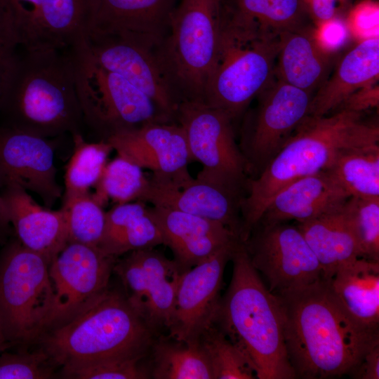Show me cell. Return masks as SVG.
I'll return each instance as SVG.
<instances>
[{
  "mask_svg": "<svg viewBox=\"0 0 379 379\" xmlns=\"http://www.w3.org/2000/svg\"><path fill=\"white\" fill-rule=\"evenodd\" d=\"M238 240L180 274L167 330L168 336L196 342L213 323L221 298L225 268Z\"/></svg>",
  "mask_w": 379,
  "mask_h": 379,
  "instance_id": "15",
  "label": "cell"
},
{
  "mask_svg": "<svg viewBox=\"0 0 379 379\" xmlns=\"http://www.w3.org/2000/svg\"><path fill=\"white\" fill-rule=\"evenodd\" d=\"M161 244V230L145 202L115 204L106 212L105 232L99 246L105 253L117 258Z\"/></svg>",
  "mask_w": 379,
  "mask_h": 379,
  "instance_id": "28",
  "label": "cell"
},
{
  "mask_svg": "<svg viewBox=\"0 0 379 379\" xmlns=\"http://www.w3.org/2000/svg\"><path fill=\"white\" fill-rule=\"evenodd\" d=\"M312 96L275 75L259 93L257 106L244 121L239 144L248 178L262 171L308 115Z\"/></svg>",
  "mask_w": 379,
  "mask_h": 379,
  "instance_id": "11",
  "label": "cell"
},
{
  "mask_svg": "<svg viewBox=\"0 0 379 379\" xmlns=\"http://www.w3.org/2000/svg\"><path fill=\"white\" fill-rule=\"evenodd\" d=\"M5 350H6V346H5L4 340L1 337V335L0 333V353Z\"/></svg>",
  "mask_w": 379,
  "mask_h": 379,
  "instance_id": "45",
  "label": "cell"
},
{
  "mask_svg": "<svg viewBox=\"0 0 379 379\" xmlns=\"http://www.w3.org/2000/svg\"><path fill=\"white\" fill-rule=\"evenodd\" d=\"M343 207L361 257L379 261V198L351 197Z\"/></svg>",
  "mask_w": 379,
  "mask_h": 379,
  "instance_id": "37",
  "label": "cell"
},
{
  "mask_svg": "<svg viewBox=\"0 0 379 379\" xmlns=\"http://www.w3.org/2000/svg\"><path fill=\"white\" fill-rule=\"evenodd\" d=\"M149 378L213 379L208 357L199 343L157 335L149 348Z\"/></svg>",
  "mask_w": 379,
  "mask_h": 379,
  "instance_id": "30",
  "label": "cell"
},
{
  "mask_svg": "<svg viewBox=\"0 0 379 379\" xmlns=\"http://www.w3.org/2000/svg\"><path fill=\"white\" fill-rule=\"evenodd\" d=\"M0 354V379H47L53 378L55 367L39 347L30 351L20 347L15 352Z\"/></svg>",
  "mask_w": 379,
  "mask_h": 379,
  "instance_id": "38",
  "label": "cell"
},
{
  "mask_svg": "<svg viewBox=\"0 0 379 379\" xmlns=\"http://www.w3.org/2000/svg\"><path fill=\"white\" fill-rule=\"evenodd\" d=\"M348 375L357 379L379 378V343L366 353L359 364Z\"/></svg>",
  "mask_w": 379,
  "mask_h": 379,
  "instance_id": "42",
  "label": "cell"
},
{
  "mask_svg": "<svg viewBox=\"0 0 379 379\" xmlns=\"http://www.w3.org/2000/svg\"><path fill=\"white\" fill-rule=\"evenodd\" d=\"M179 0H88L84 37H112L154 51Z\"/></svg>",
  "mask_w": 379,
  "mask_h": 379,
  "instance_id": "16",
  "label": "cell"
},
{
  "mask_svg": "<svg viewBox=\"0 0 379 379\" xmlns=\"http://www.w3.org/2000/svg\"><path fill=\"white\" fill-rule=\"evenodd\" d=\"M20 47L11 14L0 0V99Z\"/></svg>",
  "mask_w": 379,
  "mask_h": 379,
  "instance_id": "41",
  "label": "cell"
},
{
  "mask_svg": "<svg viewBox=\"0 0 379 379\" xmlns=\"http://www.w3.org/2000/svg\"><path fill=\"white\" fill-rule=\"evenodd\" d=\"M1 195L17 239L50 264L68 242L64 210L43 208L13 182L4 183Z\"/></svg>",
  "mask_w": 379,
  "mask_h": 379,
  "instance_id": "22",
  "label": "cell"
},
{
  "mask_svg": "<svg viewBox=\"0 0 379 379\" xmlns=\"http://www.w3.org/2000/svg\"><path fill=\"white\" fill-rule=\"evenodd\" d=\"M350 197L327 171L296 180L272 199L258 222H304L342 206Z\"/></svg>",
  "mask_w": 379,
  "mask_h": 379,
  "instance_id": "23",
  "label": "cell"
},
{
  "mask_svg": "<svg viewBox=\"0 0 379 379\" xmlns=\"http://www.w3.org/2000/svg\"><path fill=\"white\" fill-rule=\"evenodd\" d=\"M87 18L88 0H40L39 46H74L84 36Z\"/></svg>",
  "mask_w": 379,
  "mask_h": 379,
  "instance_id": "31",
  "label": "cell"
},
{
  "mask_svg": "<svg viewBox=\"0 0 379 379\" xmlns=\"http://www.w3.org/2000/svg\"><path fill=\"white\" fill-rule=\"evenodd\" d=\"M0 173L51 208L62 195L57 182L55 150L48 138L0 124Z\"/></svg>",
  "mask_w": 379,
  "mask_h": 379,
  "instance_id": "19",
  "label": "cell"
},
{
  "mask_svg": "<svg viewBox=\"0 0 379 379\" xmlns=\"http://www.w3.org/2000/svg\"><path fill=\"white\" fill-rule=\"evenodd\" d=\"M175 121L185 131L192 161L202 165L197 177L244 197L248 173L233 119L204 102H182Z\"/></svg>",
  "mask_w": 379,
  "mask_h": 379,
  "instance_id": "10",
  "label": "cell"
},
{
  "mask_svg": "<svg viewBox=\"0 0 379 379\" xmlns=\"http://www.w3.org/2000/svg\"><path fill=\"white\" fill-rule=\"evenodd\" d=\"M242 242L273 293L324 279L321 267L297 225L258 222Z\"/></svg>",
  "mask_w": 379,
  "mask_h": 379,
  "instance_id": "12",
  "label": "cell"
},
{
  "mask_svg": "<svg viewBox=\"0 0 379 379\" xmlns=\"http://www.w3.org/2000/svg\"><path fill=\"white\" fill-rule=\"evenodd\" d=\"M225 22L281 34L310 26L306 0H224Z\"/></svg>",
  "mask_w": 379,
  "mask_h": 379,
  "instance_id": "29",
  "label": "cell"
},
{
  "mask_svg": "<svg viewBox=\"0 0 379 379\" xmlns=\"http://www.w3.org/2000/svg\"><path fill=\"white\" fill-rule=\"evenodd\" d=\"M72 138L74 151L66 168L62 204L90 194V189L97 185L113 150L104 140L88 142L81 133L74 134Z\"/></svg>",
  "mask_w": 379,
  "mask_h": 379,
  "instance_id": "33",
  "label": "cell"
},
{
  "mask_svg": "<svg viewBox=\"0 0 379 379\" xmlns=\"http://www.w3.org/2000/svg\"><path fill=\"white\" fill-rule=\"evenodd\" d=\"M21 48L0 99V124L46 138L81 133L71 48Z\"/></svg>",
  "mask_w": 379,
  "mask_h": 379,
  "instance_id": "3",
  "label": "cell"
},
{
  "mask_svg": "<svg viewBox=\"0 0 379 379\" xmlns=\"http://www.w3.org/2000/svg\"><path fill=\"white\" fill-rule=\"evenodd\" d=\"M13 18L21 46H39L38 19L40 0H3Z\"/></svg>",
  "mask_w": 379,
  "mask_h": 379,
  "instance_id": "40",
  "label": "cell"
},
{
  "mask_svg": "<svg viewBox=\"0 0 379 379\" xmlns=\"http://www.w3.org/2000/svg\"><path fill=\"white\" fill-rule=\"evenodd\" d=\"M80 44L100 67L117 73L148 95L170 122H175L179 103L152 51L112 37H84Z\"/></svg>",
  "mask_w": 379,
  "mask_h": 379,
  "instance_id": "17",
  "label": "cell"
},
{
  "mask_svg": "<svg viewBox=\"0 0 379 379\" xmlns=\"http://www.w3.org/2000/svg\"><path fill=\"white\" fill-rule=\"evenodd\" d=\"M117 152L161 178L190 175L192 161L185 131L177 122H151L117 131L105 140Z\"/></svg>",
  "mask_w": 379,
  "mask_h": 379,
  "instance_id": "20",
  "label": "cell"
},
{
  "mask_svg": "<svg viewBox=\"0 0 379 379\" xmlns=\"http://www.w3.org/2000/svg\"><path fill=\"white\" fill-rule=\"evenodd\" d=\"M67 229V243L99 248L106 222L103 207L88 194L62 204Z\"/></svg>",
  "mask_w": 379,
  "mask_h": 379,
  "instance_id": "35",
  "label": "cell"
},
{
  "mask_svg": "<svg viewBox=\"0 0 379 379\" xmlns=\"http://www.w3.org/2000/svg\"><path fill=\"white\" fill-rule=\"evenodd\" d=\"M224 0H179L165 37L153 51L178 103L204 102L224 22Z\"/></svg>",
  "mask_w": 379,
  "mask_h": 379,
  "instance_id": "6",
  "label": "cell"
},
{
  "mask_svg": "<svg viewBox=\"0 0 379 379\" xmlns=\"http://www.w3.org/2000/svg\"><path fill=\"white\" fill-rule=\"evenodd\" d=\"M198 340L209 360L213 379L257 378L242 354L213 323Z\"/></svg>",
  "mask_w": 379,
  "mask_h": 379,
  "instance_id": "36",
  "label": "cell"
},
{
  "mask_svg": "<svg viewBox=\"0 0 379 379\" xmlns=\"http://www.w3.org/2000/svg\"><path fill=\"white\" fill-rule=\"evenodd\" d=\"M377 144L378 126L365 121L363 112L339 109L331 115L307 116L262 171L248 178L240 203L241 241L246 240L282 188L327 170L349 149Z\"/></svg>",
  "mask_w": 379,
  "mask_h": 379,
  "instance_id": "2",
  "label": "cell"
},
{
  "mask_svg": "<svg viewBox=\"0 0 379 379\" xmlns=\"http://www.w3.org/2000/svg\"><path fill=\"white\" fill-rule=\"evenodd\" d=\"M4 185V179L0 173V244H4L11 233V225L9 220L4 201L1 195Z\"/></svg>",
  "mask_w": 379,
  "mask_h": 379,
  "instance_id": "44",
  "label": "cell"
},
{
  "mask_svg": "<svg viewBox=\"0 0 379 379\" xmlns=\"http://www.w3.org/2000/svg\"><path fill=\"white\" fill-rule=\"evenodd\" d=\"M49 263L16 239L0 254V333L6 350L36 343L53 302Z\"/></svg>",
  "mask_w": 379,
  "mask_h": 379,
  "instance_id": "8",
  "label": "cell"
},
{
  "mask_svg": "<svg viewBox=\"0 0 379 379\" xmlns=\"http://www.w3.org/2000/svg\"><path fill=\"white\" fill-rule=\"evenodd\" d=\"M343 206L297 225L318 260L326 280L340 267L361 257Z\"/></svg>",
  "mask_w": 379,
  "mask_h": 379,
  "instance_id": "27",
  "label": "cell"
},
{
  "mask_svg": "<svg viewBox=\"0 0 379 379\" xmlns=\"http://www.w3.org/2000/svg\"><path fill=\"white\" fill-rule=\"evenodd\" d=\"M242 198L219 185L191 175L174 178L152 175L140 201L219 222L240 239Z\"/></svg>",
  "mask_w": 379,
  "mask_h": 379,
  "instance_id": "18",
  "label": "cell"
},
{
  "mask_svg": "<svg viewBox=\"0 0 379 379\" xmlns=\"http://www.w3.org/2000/svg\"><path fill=\"white\" fill-rule=\"evenodd\" d=\"M230 260L232 279L213 323L242 354L257 378H296L286 352L279 297L264 284L241 240Z\"/></svg>",
  "mask_w": 379,
  "mask_h": 379,
  "instance_id": "4",
  "label": "cell"
},
{
  "mask_svg": "<svg viewBox=\"0 0 379 379\" xmlns=\"http://www.w3.org/2000/svg\"><path fill=\"white\" fill-rule=\"evenodd\" d=\"M279 36L223 22L220 46L204 103L234 121L274 76Z\"/></svg>",
  "mask_w": 379,
  "mask_h": 379,
  "instance_id": "7",
  "label": "cell"
},
{
  "mask_svg": "<svg viewBox=\"0 0 379 379\" xmlns=\"http://www.w3.org/2000/svg\"><path fill=\"white\" fill-rule=\"evenodd\" d=\"M84 124L100 140L151 122H170L145 93L98 65L80 43L71 48Z\"/></svg>",
  "mask_w": 379,
  "mask_h": 379,
  "instance_id": "9",
  "label": "cell"
},
{
  "mask_svg": "<svg viewBox=\"0 0 379 379\" xmlns=\"http://www.w3.org/2000/svg\"><path fill=\"white\" fill-rule=\"evenodd\" d=\"M378 74V37L364 39L342 58L314 93L307 116L322 117L335 111L354 93L371 86Z\"/></svg>",
  "mask_w": 379,
  "mask_h": 379,
  "instance_id": "24",
  "label": "cell"
},
{
  "mask_svg": "<svg viewBox=\"0 0 379 379\" xmlns=\"http://www.w3.org/2000/svg\"><path fill=\"white\" fill-rule=\"evenodd\" d=\"M331 62L311 25L280 34L274 75L284 82L314 95L328 78Z\"/></svg>",
  "mask_w": 379,
  "mask_h": 379,
  "instance_id": "25",
  "label": "cell"
},
{
  "mask_svg": "<svg viewBox=\"0 0 379 379\" xmlns=\"http://www.w3.org/2000/svg\"><path fill=\"white\" fill-rule=\"evenodd\" d=\"M378 88H364L348 98L337 109H345L364 112L369 108L378 106Z\"/></svg>",
  "mask_w": 379,
  "mask_h": 379,
  "instance_id": "43",
  "label": "cell"
},
{
  "mask_svg": "<svg viewBox=\"0 0 379 379\" xmlns=\"http://www.w3.org/2000/svg\"><path fill=\"white\" fill-rule=\"evenodd\" d=\"M117 258L98 247L66 244L49 264L54 296L43 333L69 321L108 291Z\"/></svg>",
  "mask_w": 379,
  "mask_h": 379,
  "instance_id": "13",
  "label": "cell"
},
{
  "mask_svg": "<svg viewBox=\"0 0 379 379\" xmlns=\"http://www.w3.org/2000/svg\"><path fill=\"white\" fill-rule=\"evenodd\" d=\"M327 171L350 197L379 198V144L342 153Z\"/></svg>",
  "mask_w": 379,
  "mask_h": 379,
  "instance_id": "32",
  "label": "cell"
},
{
  "mask_svg": "<svg viewBox=\"0 0 379 379\" xmlns=\"http://www.w3.org/2000/svg\"><path fill=\"white\" fill-rule=\"evenodd\" d=\"M149 208L181 274L239 239L219 222L159 206Z\"/></svg>",
  "mask_w": 379,
  "mask_h": 379,
  "instance_id": "21",
  "label": "cell"
},
{
  "mask_svg": "<svg viewBox=\"0 0 379 379\" xmlns=\"http://www.w3.org/2000/svg\"><path fill=\"white\" fill-rule=\"evenodd\" d=\"M326 281L334 298L354 321L378 330L379 261L358 258Z\"/></svg>",
  "mask_w": 379,
  "mask_h": 379,
  "instance_id": "26",
  "label": "cell"
},
{
  "mask_svg": "<svg viewBox=\"0 0 379 379\" xmlns=\"http://www.w3.org/2000/svg\"><path fill=\"white\" fill-rule=\"evenodd\" d=\"M274 294L282 306L285 345L296 378L348 375L379 343L378 330L354 321L324 279Z\"/></svg>",
  "mask_w": 379,
  "mask_h": 379,
  "instance_id": "1",
  "label": "cell"
},
{
  "mask_svg": "<svg viewBox=\"0 0 379 379\" xmlns=\"http://www.w3.org/2000/svg\"><path fill=\"white\" fill-rule=\"evenodd\" d=\"M113 272L121 281L131 306L157 335L168 330L180 272L173 260L152 248L135 250L116 260Z\"/></svg>",
  "mask_w": 379,
  "mask_h": 379,
  "instance_id": "14",
  "label": "cell"
},
{
  "mask_svg": "<svg viewBox=\"0 0 379 379\" xmlns=\"http://www.w3.org/2000/svg\"><path fill=\"white\" fill-rule=\"evenodd\" d=\"M148 184L142 168L118 155L107 163L92 196L102 207L109 200L115 204L140 201Z\"/></svg>",
  "mask_w": 379,
  "mask_h": 379,
  "instance_id": "34",
  "label": "cell"
},
{
  "mask_svg": "<svg viewBox=\"0 0 379 379\" xmlns=\"http://www.w3.org/2000/svg\"><path fill=\"white\" fill-rule=\"evenodd\" d=\"M157 335L126 300L110 288L64 324L36 340L61 371L89 363L145 357Z\"/></svg>",
  "mask_w": 379,
  "mask_h": 379,
  "instance_id": "5",
  "label": "cell"
},
{
  "mask_svg": "<svg viewBox=\"0 0 379 379\" xmlns=\"http://www.w3.org/2000/svg\"><path fill=\"white\" fill-rule=\"evenodd\" d=\"M145 357H124L102 360L61 371L65 378L144 379L149 378Z\"/></svg>",
  "mask_w": 379,
  "mask_h": 379,
  "instance_id": "39",
  "label": "cell"
}]
</instances>
